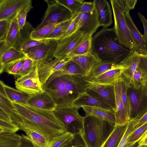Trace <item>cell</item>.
Wrapping results in <instances>:
<instances>
[{
    "mask_svg": "<svg viewBox=\"0 0 147 147\" xmlns=\"http://www.w3.org/2000/svg\"><path fill=\"white\" fill-rule=\"evenodd\" d=\"M20 117L21 130L26 129L36 131L44 136L49 144L58 136L66 132L62 123L53 111H47L11 102Z\"/></svg>",
    "mask_w": 147,
    "mask_h": 147,
    "instance_id": "6da1fadb",
    "label": "cell"
},
{
    "mask_svg": "<svg viewBox=\"0 0 147 147\" xmlns=\"http://www.w3.org/2000/svg\"><path fill=\"white\" fill-rule=\"evenodd\" d=\"M89 83L82 76L65 75L54 78L42 87L55 102V109H60L72 107L74 101L86 90Z\"/></svg>",
    "mask_w": 147,
    "mask_h": 147,
    "instance_id": "7a4b0ae2",
    "label": "cell"
},
{
    "mask_svg": "<svg viewBox=\"0 0 147 147\" xmlns=\"http://www.w3.org/2000/svg\"><path fill=\"white\" fill-rule=\"evenodd\" d=\"M124 47L113 28H103L92 37L91 52L100 61L119 64L134 51Z\"/></svg>",
    "mask_w": 147,
    "mask_h": 147,
    "instance_id": "3957f363",
    "label": "cell"
},
{
    "mask_svg": "<svg viewBox=\"0 0 147 147\" xmlns=\"http://www.w3.org/2000/svg\"><path fill=\"white\" fill-rule=\"evenodd\" d=\"M83 135L89 147H101L114 126L92 116H84Z\"/></svg>",
    "mask_w": 147,
    "mask_h": 147,
    "instance_id": "277c9868",
    "label": "cell"
},
{
    "mask_svg": "<svg viewBox=\"0 0 147 147\" xmlns=\"http://www.w3.org/2000/svg\"><path fill=\"white\" fill-rule=\"evenodd\" d=\"M114 20L113 28L120 44L130 50H134L135 43L127 24L124 16V11L116 0L110 1Z\"/></svg>",
    "mask_w": 147,
    "mask_h": 147,
    "instance_id": "5b68a950",
    "label": "cell"
},
{
    "mask_svg": "<svg viewBox=\"0 0 147 147\" xmlns=\"http://www.w3.org/2000/svg\"><path fill=\"white\" fill-rule=\"evenodd\" d=\"M79 109L72 107L55 109L53 111L64 125L66 131L75 135L83 132L85 117L79 114Z\"/></svg>",
    "mask_w": 147,
    "mask_h": 147,
    "instance_id": "8992f818",
    "label": "cell"
},
{
    "mask_svg": "<svg viewBox=\"0 0 147 147\" xmlns=\"http://www.w3.org/2000/svg\"><path fill=\"white\" fill-rule=\"evenodd\" d=\"M45 1L47 7L42 21L35 29L37 30L50 24H60L72 19L73 15L57 0Z\"/></svg>",
    "mask_w": 147,
    "mask_h": 147,
    "instance_id": "52a82bcc",
    "label": "cell"
},
{
    "mask_svg": "<svg viewBox=\"0 0 147 147\" xmlns=\"http://www.w3.org/2000/svg\"><path fill=\"white\" fill-rule=\"evenodd\" d=\"M130 107V120L139 119L147 112V95L142 87L136 89L131 85L127 88Z\"/></svg>",
    "mask_w": 147,
    "mask_h": 147,
    "instance_id": "ba28073f",
    "label": "cell"
},
{
    "mask_svg": "<svg viewBox=\"0 0 147 147\" xmlns=\"http://www.w3.org/2000/svg\"><path fill=\"white\" fill-rule=\"evenodd\" d=\"M38 61L28 74L17 79L15 81L16 89L30 95L44 91L39 80L38 71Z\"/></svg>",
    "mask_w": 147,
    "mask_h": 147,
    "instance_id": "9c48e42d",
    "label": "cell"
},
{
    "mask_svg": "<svg viewBox=\"0 0 147 147\" xmlns=\"http://www.w3.org/2000/svg\"><path fill=\"white\" fill-rule=\"evenodd\" d=\"M85 91L110 106L115 112V100L114 82L109 85H102L94 83L90 81Z\"/></svg>",
    "mask_w": 147,
    "mask_h": 147,
    "instance_id": "30bf717a",
    "label": "cell"
},
{
    "mask_svg": "<svg viewBox=\"0 0 147 147\" xmlns=\"http://www.w3.org/2000/svg\"><path fill=\"white\" fill-rule=\"evenodd\" d=\"M73 19L78 26V30L85 35H92L100 26L95 9L90 12L76 13Z\"/></svg>",
    "mask_w": 147,
    "mask_h": 147,
    "instance_id": "8fae6325",
    "label": "cell"
},
{
    "mask_svg": "<svg viewBox=\"0 0 147 147\" xmlns=\"http://www.w3.org/2000/svg\"><path fill=\"white\" fill-rule=\"evenodd\" d=\"M85 35L78 30L71 35L57 41V45L54 54V57L68 58L70 54L81 42Z\"/></svg>",
    "mask_w": 147,
    "mask_h": 147,
    "instance_id": "7c38bea8",
    "label": "cell"
},
{
    "mask_svg": "<svg viewBox=\"0 0 147 147\" xmlns=\"http://www.w3.org/2000/svg\"><path fill=\"white\" fill-rule=\"evenodd\" d=\"M57 45V41L47 42L33 47L24 53L27 56L35 61L54 57Z\"/></svg>",
    "mask_w": 147,
    "mask_h": 147,
    "instance_id": "4fadbf2b",
    "label": "cell"
},
{
    "mask_svg": "<svg viewBox=\"0 0 147 147\" xmlns=\"http://www.w3.org/2000/svg\"><path fill=\"white\" fill-rule=\"evenodd\" d=\"M119 77L114 82L115 100V110L114 112L115 124V126L126 125L130 120L129 117L121 98Z\"/></svg>",
    "mask_w": 147,
    "mask_h": 147,
    "instance_id": "5bb4252c",
    "label": "cell"
},
{
    "mask_svg": "<svg viewBox=\"0 0 147 147\" xmlns=\"http://www.w3.org/2000/svg\"><path fill=\"white\" fill-rule=\"evenodd\" d=\"M29 0H0V20H11Z\"/></svg>",
    "mask_w": 147,
    "mask_h": 147,
    "instance_id": "9a60e30c",
    "label": "cell"
},
{
    "mask_svg": "<svg viewBox=\"0 0 147 147\" xmlns=\"http://www.w3.org/2000/svg\"><path fill=\"white\" fill-rule=\"evenodd\" d=\"M129 11H125L124 15L127 26L135 43L134 51L137 52L140 55H147V47L143 35L135 24L129 14Z\"/></svg>",
    "mask_w": 147,
    "mask_h": 147,
    "instance_id": "2e32d148",
    "label": "cell"
},
{
    "mask_svg": "<svg viewBox=\"0 0 147 147\" xmlns=\"http://www.w3.org/2000/svg\"><path fill=\"white\" fill-rule=\"evenodd\" d=\"M140 60V55L137 52H133L118 64L126 67L121 76L125 81L128 86L131 85L133 74L138 67Z\"/></svg>",
    "mask_w": 147,
    "mask_h": 147,
    "instance_id": "e0dca14e",
    "label": "cell"
},
{
    "mask_svg": "<svg viewBox=\"0 0 147 147\" xmlns=\"http://www.w3.org/2000/svg\"><path fill=\"white\" fill-rule=\"evenodd\" d=\"M84 106L98 107L114 112L110 106L86 91L80 94L72 104V107L79 109Z\"/></svg>",
    "mask_w": 147,
    "mask_h": 147,
    "instance_id": "ac0fdd59",
    "label": "cell"
},
{
    "mask_svg": "<svg viewBox=\"0 0 147 147\" xmlns=\"http://www.w3.org/2000/svg\"><path fill=\"white\" fill-rule=\"evenodd\" d=\"M63 59L53 57L38 61V73L42 86L54 73L56 66Z\"/></svg>",
    "mask_w": 147,
    "mask_h": 147,
    "instance_id": "d6986e66",
    "label": "cell"
},
{
    "mask_svg": "<svg viewBox=\"0 0 147 147\" xmlns=\"http://www.w3.org/2000/svg\"><path fill=\"white\" fill-rule=\"evenodd\" d=\"M27 105L47 111H53L56 106L51 97L45 91L30 95Z\"/></svg>",
    "mask_w": 147,
    "mask_h": 147,
    "instance_id": "ffe728a7",
    "label": "cell"
},
{
    "mask_svg": "<svg viewBox=\"0 0 147 147\" xmlns=\"http://www.w3.org/2000/svg\"><path fill=\"white\" fill-rule=\"evenodd\" d=\"M93 1L100 26L104 28L110 26L113 22L112 13L109 2L106 0Z\"/></svg>",
    "mask_w": 147,
    "mask_h": 147,
    "instance_id": "44dd1931",
    "label": "cell"
},
{
    "mask_svg": "<svg viewBox=\"0 0 147 147\" xmlns=\"http://www.w3.org/2000/svg\"><path fill=\"white\" fill-rule=\"evenodd\" d=\"M82 108L85 113V117L92 116L115 126V118L114 112L98 107L84 106Z\"/></svg>",
    "mask_w": 147,
    "mask_h": 147,
    "instance_id": "7402d4cb",
    "label": "cell"
},
{
    "mask_svg": "<svg viewBox=\"0 0 147 147\" xmlns=\"http://www.w3.org/2000/svg\"><path fill=\"white\" fill-rule=\"evenodd\" d=\"M21 41L20 31L19 30L17 20L15 18L11 21L5 42L10 47L19 50Z\"/></svg>",
    "mask_w": 147,
    "mask_h": 147,
    "instance_id": "603a6c76",
    "label": "cell"
},
{
    "mask_svg": "<svg viewBox=\"0 0 147 147\" xmlns=\"http://www.w3.org/2000/svg\"><path fill=\"white\" fill-rule=\"evenodd\" d=\"M70 58L82 68L87 78L93 67L100 61L92 52L87 54L74 56Z\"/></svg>",
    "mask_w": 147,
    "mask_h": 147,
    "instance_id": "cb8c5ba5",
    "label": "cell"
},
{
    "mask_svg": "<svg viewBox=\"0 0 147 147\" xmlns=\"http://www.w3.org/2000/svg\"><path fill=\"white\" fill-rule=\"evenodd\" d=\"M27 57L25 53L13 47H10L0 55V73L3 72L4 67L9 64Z\"/></svg>",
    "mask_w": 147,
    "mask_h": 147,
    "instance_id": "d4e9b609",
    "label": "cell"
},
{
    "mask_svg": "<svg viewBox=\"0 0 147 147\" xmlns=\"http://www.w3.org/2000/svg\"><path fill=\"white\" fill-rule=\"evenodd\" d=\"M120 65L119 67L108 70L89 81L93 83L100 84H112L121 76L123 71L127 68Z\"/></svg>",
    "mask_w": 147,
    "mask_h": 147,
    "instance_id": "484cf974",
    "label": "cell"
},
{
    "mask_svg": "<svg viewBox=\"0 0 147 147\" xmlns=\"http://www.w3.org/2000/svg\"><path fill=\"white\" fill-rule=\"evenodd\" d=\"M0 83L3 86L6 96L11 102L27 105L30 95L6 85L1 80Z\"/></svg>",
    "mask_w": 147,
    "mask_h": 147,
    "instance_id": "4316f807",
    "label": "cell"
},
{
    "mask_svg": "<svg viewBox=\"0 0 147 147\" xmlns=\"http://www.w3.org/2000/svg\"><path fill=\"white\" fill-rule=\"evenodd\" d=\"M127 126V124L124 125L114 126L113 131L102 147H117Z\"/></svg>",
    "mask_w": 147,
    "mask_h": 147,
    "instance_id": "83f0119b",
    "label": "cell"
},
{
    "mask_svg": "<svg viewBox=\"0 0 147 147\" xmlns=\"http://www.w3.org/2000/svg\"><path fill=\"white\" fill-rule=\"evenodd\" d=\"M92 35H85L81 42L70 54L68 58L91 53Z\"/></svg>",
    "mask_w": 147,
    "mask_h": 147,
    "instance_id": "f1b7e54d",
    "label": "cell"
},
{
    "mask_svg": "<svg viewBox=\"0 0 147 147\" xmlns=\"http://www.w3.org/2000/svg\"><path fill=\"white\" fill-rule=\"evenodd\" d=\"M120 66L118 64L99 61L93 67L87 78L90 80L108 70Z\"/></svg>",
    "mask_w": 147,
    "mask_h": 147,
    "instance_id": "f546056e",
    "label": "cell"
},
{
    "mask_svg": "<svg viewBox=\"0 0 147 147\" xmlns=\"http://www.w3.org/2000/svg\"><path fill=\"white\" fill-rule=\"evenodd\" d=\"M21 136L15 134H0V147H20Z\"/></svg>",
    "mask_w": 147,
    "mask_h": 147,
    "instance_id": "4dcf8cb0",
    "label": "cell"
},
{
    "mask_svg": "<svg viewBox=\"0 0 147 147\" xmlns=\"http://www.w3.org/2000/svg\"><path fill=\"white\" fill-rule=\"evenodd\" d=\"M30 140L33 147H47L49 143L47 138L42 134L30 129H22Z\"/></svg>",
    "mask_w": 147,
    "mask_h": 147,
    "instance_id": "1f68e13d",
    "label": "cell"
},
{
    "mask_svg": "<svg viewBox=\"0 0 147 147\" xmlns=\"http://www.w3.org/2000/svg\"><path fill=\"white\" fill-rule=\"evenodd\" d=\"M72 19L60 24L44 40L45 42L52 41H57L63 38L71 23Z\"/></svg>",
    "mask_w": 147,
    "mask_h": 147,
    "instance_id": "d6a6232c",
    "label": "cell"
},
{
    "mask_svg": "<svg viewBox=\"0 0 147 147\" xmlns=\"http://www.w3.org/2000/svg\"><path fill=\"white\" fill-rule=\"evenodd\" d=\"M60 24H49L38 29H35L31 34V38L34 40L43 42Z\"/></svg>",
    "mask_w": 147,
    "mask_h": 147,
    "instance_id": "836d02e7",
    "label": "cell"
},
{
    "mask_svg": "<svg viewBox=\"0 0 147 147\" xmlns=\"http://www.w3.org/2000/svg\"><path fill=\"white\" fill-rule=\"evenodd\" d=\"M147 131V122L140 127L135 128L128 137L124 147H128L140 141Z\"/></svg>",
    "mask_w": 147,
    "mask_h": 147,
    "instance_id": "e575fe53",
    "label": "cell"
},
{
    "mask_svg": "<svg viewBox=\"0 0 147 147\" xmlns=\"http://www.w3.org/2000/svg\"><path fill=\"white\" fill-rule=\"evenodd\" d=\"M32 8V1L29 0L28 2L18 13L16 18L20 31L23 28L26 24L27 13Z\"/></svg>",
    "mask_w": 147,
    "mask_h": 147,
    "instance_id": "d590c367",
    "label": "cell"
},
{
    "mask_svg": "<svg viewBox=\"0 0 147 147\" xmlns=\"http://www.w3.org/2000/svg\"><path fill=\"white\" fill-rule=\"evenodd\" d=\"M74 134L65 132L57 137L51 142L47 147H63L71 141Z\"/></svg>",
    "mask_w": 147,
    "mask_h": 147,
    "instance_id": "8d00e7d4",
    "label": "cell"
},
{
    "mask_svg": "<svg viewBox=\"0 0 147 147\" xmlns=\"http://www.w3.org/2000/svg\"><path fill=\"white\" fill-rule=\"evenodd\" d=\"M147 79L143 70L138 66L133 74L131 85L136 89L139 88L144 85Z\"/></svg>",
    "mask_w": 147,
    "mask_h": 147,
    "instance_id": "74e56055",
    "label": "cell"
},
{
    "mask_svg": "<svg viewBox=\"0 0 147 147\" xmlns=\"http://www.w3.org/2000/svg\"><path fill=\"white\" fill-rule=\"evenodd\" d=\"M57 1L67 9L73 15L80 9L84 1L83 0H57Z\"/></svg>",
    "mask_w": 147,
    "mask_h": 147,
    "instance_id": "f35d334b",
    "label": "cell"
},
{
    "mask_svg": "<svg viewBox=\"0 0 147 147\" xmlns=\"http://www.w3.org/2000/svg\"><path fill=\"white\" fill-rule=\"evenodd\" d=\"M119 78L120 84L121 98L127 113L130 118V107L127 92L128 86L125 81L121 75L119 76Z\"/></svg>",
    "mask_w": 147,
    "mask_h": 147,
    "instance_id": "ab89813d",
    "label": "cell"
},
{
    "mask_svg": "<svg viewBox=\"0 0 147 147\" xmlns=\"http://www.w3.org/2000/svg\"><path fill=\"white\" fill-rule=\"evenodd\" d=\"M21 129L20 127L13 122H8L0 120V134H13Z\"/></svg>",
    "mask_w": 147,
    "mask_h": 147,
    "instance_id": "60d3db41",
    "label": "cell"
},
{
    "mask_svg": "<svg viewBox=\"0 0 147 147\" xmlns=\"http://www.w3.org/2000/svg\"><path fill=\"white\" fill-rule=\"evenodd\" d=\"M27 57L17 60L7 65L4 67L3 72L13 75L15 77L18 74L25 60Z\"/></svg>",
    "mask_w": 147,
    "mask_h": 147,
    "instance_id": "b9f144b4",
    "label": "cell"
},
{
    "mask_svg": "<svg viewBox=\"0 0 147 147\" xmlns=\"http://www.w3.org/2000/svg\"><path fill=\"white\" fill-rule=\"evenodd\" d=\"M63 147H89L86 141L83 132L75 134L72 140Z\"/></svg>",
    "mask_w": 147,
    "mask_h": 147,
    "instance_id": "7bdbcfd3",
    "label": "cell"
},
{
    "mask_svg": "<svg viewBox=\"0 0 147 147\" xmlns=\"http://www.w3.org/2000/svg\"><path fill=\"white\" fill-rule=\"evenodd\" d=\"M138 119L130 120L127 124L125 132L121 139L117 147H124L126 144L128 137L135 129Z\"/></svg>",
    "mask_w": 147,
    "mask_h": 147,
    "instance_id": "ee69618b",
    "label": "cell"
},
{
    "mask_svg": "<svg viewBox=\"0 0 147 147\" xmlns=\"http://www.w3.org/2000/svg\"><path fill=\"white\" fill-rule=\"evenodd\" d=\"M35 61L27 57L25 60L18 74L15 77L17 79L29 74L33 69Z\"/></svg>",
    "mask_w": 147,
    "mask_h": 147,
    "instance_id": "f6af8a7d",
    "label": "cell"
},
{
    "mask_svg": "<svg viewBox=\"0 0 147 147\" xmlns=\"http://www.w3.org/2000/svg\"><path fill=\"white\" fill-rule=\"evenodd\" d=\"M34 29H35L29 22L26 21L24 26L20 31L21 35L20 47L23 42L32 39L31 38V34Z\"/></svg>",
    "mask_w": 147,
    "mask_h": 147,
    "instance_id": "bcb514c9",
    "label": "cell"
},
{
    "mask_svg": "<svg viewBox=\"0 0 147 147\" xmlns=\"http://www.w3.org/2000/svg\"><path fill=\"white\" fill-rule=\"evenodd\" d=\"M11 20H0V41H5Z\"/></svg>",
    "mask_w": 147,
    "mask_h": 147,
    "instance_id": "7dc6e473",
    "label": "cell"
},
{
    "mask_svg": "<svg viewBox=\"0 0 147 147\" xmlns=\"http://www.w3.org/2000/svg\"><path fill=\"white\" fill-rule=\"evenodd\" d=\"M116 0L124 11L134 9L137 1V0Z\"/></svg>",
    "mask_w": 147,
    "mask_h": 147,
    "instance_id": "c3c4849f",
    "label": "cell"
},
{
    "mask_svg": "<svg viewBox=\"0 0 147 147\" xmlns=\"http://www.w3.org/2000/svg\"><path fill=\"white\" fill-rule=\"evenodd\" d=\"M95 9L94 1L92 2L84 1L81 8L77 13L90 12L93 11Z\"/></svg>",
    "mask_w": 147,
    "mask_h": 147,
    "instance_id": "681fc988",
    "label": "cell"
},
{
    "mask_svg": "<svg viewBox=\"0 0 147 147\" xmlns=\"http://www.w3.org/2000/svg\"><path fill=\"white\" fill-rule=\"evenodd\" d=\"M78 26L77 24L72 18L71 21L63 38L67 37L71 35L77 31L78 30Z\"/></svg>",
    "mask_w": 147,
    "mask_h": 147,
    "instance_id": "f907efd6",
    "label": "cell"
},
{
    "mask_svg": "<svg viewBox=\"0 0 147 147\" xmlns=\"http://www.w3.org/2000/svg\"><path fill=\"white\" fill-rule=\"evenodd\" d=\"M138 13L139 18L143 24L144 30V33L143 36L147 47V20L142 14L139 12Z\"/></svg>",
    "mask_w": 147,
    "mask_h": 147,
    "instance_id": "816d5d0a",
    "label": "cell"
},
{
    "mask_svg": "<svg viewBox=\"0 0 147 147\" xmlns=\"http://www.w3.org/2000/svg\"><path fill=\"white\" fill-rule=\"evenodd\" d=\"M140 60L138 66L147 77V55H140Z\"/></svg>",
    "mask_w": 147,
    "mask_h": 147,
    "instance_id": "f5cc1de1",
    "label": "cell"
},
{
    "mask_svg": "<svg viewBox=\"0 0 147 147\" xmlns=\"http://www.w3.org/2000/svg\"><path fill=\"white\" fill-rule=\"evenodd\" d=\"M20 147H33L30 140L27 135L22 134L21 144Z\"/></svg>",
    "mask_w": 147,
    "mask_h": 147,
    "instance_id": "db71d44e",
    "label": "cell"
},
{
    "mask_svg": "<svg viewBox=\"0 0 147 147\" xmlns=\"http://www.w3.org/2000/svg\"><path fill=\"white\" fill-rule=\"evenodd\" d=\"M0 120L7 122H13L11 117L1 108H0Z\"/></svg>",
    "mask_w": 147,
    "mask_h": 147,
    "instance_id": "11a10c76",
    "label": "cell"
},
{
    "mask_svg": "<svg viewBox=\"0 0 147 147\" xmlns=\"http://www.w3.org/2000/svg\"><path fill=\"white\" fill-rule=\"evenodd\" d=\"M147 122V112L138 119L135 128H137Z\"/></svg>",
    "mask_w": 147,
    "mask_h": 147,
    "instance_id": "9f6ffc18",
    "label": "cell"
},
{
    "mask_svg": "<svg viewBox=\"0 0 147 147\" xmlns=\"http://www.w3.org/2000/svg\"><path fill=\"white\" fill-rule=\"evenodd\" d=\"M139 145H147V134L143 137L139 142Z\"/></svg>",
    "mask_w": 147,
    "mask_h": 147,
    "instance_id": "6f0895ef",
    "label": "cell"
},
{
    "mask_svg": "<svg viewBox=\"0 0 147 147\" xmlns=\"http://www.w3.org/2000/svg\"><path fill=\"white\" fill-rule=\"evenodd\" d=\"M144 91L147 95V79L144 85L142 87Z\"/></svg>",
    "mask_w": 147,
    "mask_h": 147,
    "instance_id": "680465c9",
    "label": "cell"
},
{
    "mask_svg": "<svg viewBox=\"0 0 147 147\" xmlns=\"http://www.w3.org/2000/svg\"><path fill=\"white\" fill-rule=\"evenodd\" d=\"M139 141L136 142L135 144L131 145L128 147H138L139 145Z\"/></svg>",
    "mask_w": 147,
    "mask_h": 147,
    "instance_id": "91938a15",
    "label": "cell"
},
{
    "mask_svg": "<svg viewBox=\"0 0 147 147\" xmlns=\"http://www.w3.org/2000/svg\"><path fill=\"white\" fill-rule=\"evenodd\" d=\"M138 147H147V145H139Z\"/></svg>",
    "mask_w": 147,
    "mask_h": 147,
    "instance_id": "94428289",
    "label": "cell"
},
{
    "mask_svg": "<svg viewBox=\"0 0 147 147\" xmlns=\"http://www.w3.org/2000/svg\"><path fill=\"white\" fill-rule=\"evenodd\" d=\"M146 134H147V131H146V132L145 133V134H144V136H145L146 135Z\"/></svg>",
    "mask_w": 147,
    "mask_h": 147,
    "instance_id": "6125c7cd",
    "label": "cell"
},
{
    "mask_svg": "<svg viewBox=\"0 0 147 147\" xmlns=\"http://www.w3.org/2000/svg\"><path fill=\"white\" fill-rule=\"evenodd\" d=\"M102 146L101 147H102Z\"/></svg>",
    "mask_w": 147,
    "mask_h": 147,
    "instance_id": "be15d7a7",
    "label": "cell"
}]
</instances>
